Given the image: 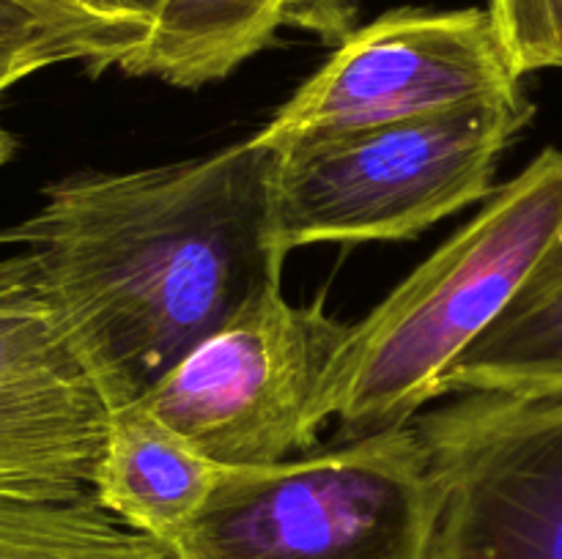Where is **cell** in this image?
<instances>
[{
	"mask_svg": "<svg viewBox=\"0 0 562 559\" xmlns=\"http://www.w3.org/2000/svg\"><path fill=\"white\" fill-rule=\"evenodd\" d=\"M278 151L250 135L184 162L49 181L0 250L25 252L110 411L280 290Z\"/></svg>",
	"mask_w": 562,
	"mask_h": 559,
	"instance_id": "cell-1",
	"label": "cell"
},
{
	"mask_svg": "<svg viewBox=\"0 0 562 559\" xmlns=\"http://www.w3.org/2000/svg\"><path fill=\"white\" fill-rule=\"evenodd\" d=\"M562 241V151L543 148L486 197L360 323L333 378V417L346 442L409 427L445 395V378Z\"/></svg>",
	"mask_w": 562,
	"mask_h": 559,
	"instance_id": "cell-2",
	"label": "cell"
},
{
	"mask_svg": "<svg viewBox=\"0 0 562 559\" xmlns=\"http://www.w3.org/2000/svg\"><path fill=\"white\" fill-rule=\"evenodd\" d=\"M532 115L536 107L519 93L274 148L280 250L404 241L486 201L499 159Z\"/></svg>",
	"mask_w": 562,
	"mask_h": 559,
	"instance_id": "cell-3",
	"label": "cell"
},
{
	"mask_svg": "<svg viewBox=\"0 0 562 559\" xmlns=\"http://www.w3.org/2000/svg\"><path fill=\"white\" fill-rule=\"evenodd\" d=\"M434 486L417 427L223 469L176 559H431Z\"/></svg>",
	"mask_w": 562,
	"mask_h": 559,
	"instance_id": "cell-4",
	"label": "cell"
},
{
	"mask_svg": "<svg viewBox=\"0 0 562 559\" xmlns=\"http://www.w3.org/2000/svg\"><path fill=\"white\" fill-rule=\"evenodd\" d=\"M351 323L322 301L261 296L192 349L146 398L157 420L220 469L289 460L333 417V378Z\"/></svg>",
	"mask_w": 562,
	"mask_h": 559,
	"instance_id": "cell-5",
	"label": "cell"
},
{
	"mask_svg": "<svg viewBox=\"0 0 562 559\" xmlns=\"http://www.w3.org/2000/svg\"><path fill=\"white\" fill-rule=\"evenodd\" d=\"M488 9H395L355 27L256 132L289 148L525 93Z\"/></svg>",
	"mask_w": 562,
	"mask_h": 559,
	"instance_id": "cell-6",
	"label": "cell"
},
{
	"mask_svg": "<svg viewBox=\"0 0 562 559\" xmlns=\"http://www.w3.org/2000/svg\"><path fill=\"white\" fill-rule=\"evenodd\" d=\"M415 427L431 466V559H562V398L467 392Z\"/></svg>",
	"mask_w": 562,
	"mask_h": 559,
	"instance_id": "cell-7",
	"label": "cell"
},
{
	"mask_svg": "<svg viewBox=\"0 0 562 559\" xmlns=\"http://www.w3.org/2000/svg\"><path fill=\"white\" fill-rule=\"evenodd\" d=\"M110 406L25 252L0 255V491L93 488Z\"/></svg>",
	"mask_w": 562,
	"mask_h": 559,
	"instance_id": "cell-8",
	"label": "cell"
},
{
	"mask_svg": "<svg viewBox=\"0 0 562 559\" xmlns=\"http://www.w3.org/2000/svg\"><path fill=\"white\" fill-rule=\"evenodd\" d=\"M360 5L362 0H162L148 16L146 38L115 69L203 88L267 49L280 27L338 47L357 27Z\"/></svg>",
	"mask_w": 562,
	"mask_h": 559,
	"instance_id": "cell-9",
	"label": "cell"
},
{
	"mask_svg": "<svg viewBox=\"0 0 562 559\" xmlns=\"http://www.w3.org/2000/svg\"><path fill=\"white\" fill-rule=\"evenodd\" d=\"M220 471L146 406L126 403L110 411L93 493L124 524L170 548L217 486Z\"/></svg>",
	"mask_w": 562,
	"mask_h": 559,
	"instance_id": "cell-10",
	"label": "cell"
},
{
	"mask_svg": "<svg viewBox=\"0 0 562 559\" xmlns=\"http://www.w3.org/2000/svg\"><path fill=\"white\" fill-rule=\"evenodd\" d=\"M445 392L562 398V241L461 354L445 378Z\"/></svg>",
	"mask_w": 562,
	"mask_h": 559,
	"instance_id": "cell-11",
	"label": "cell"
},
{
	"mask_svg": "<svg viewBox=\"0 0 562 559\" xmlns=\"http://www.w3.org/2000/svg\"><path fill=\"white\" fill-rule=\"evenodd\" d=\"M0 559H176L82 491H0Z\"/></svg>",
	"mask_w": 562,
	"mask_h": 559,
	"instance_id": "cell-12",
	"label": "cell"
},
{
	"mask_svg": "<svg viewBox=\"0 0 562 559\" xmlns=\"http://www.w3.org/2000/svg\"><path fill=\"white\" fill-rule=\"evenodd\" d=\"M27 9L64 33L82 55L91 75L119 66L126 53L137 47L148 33L143 16L115 14L93 0H20Z\"/></svg>",
	"mask_w": 562,
	"mask_h": 559,
	"instance_id": "cell-13",
	"label": "cell"
},
{
	"mask_svg": "<svg viewBox=\"0 0 562 559\" xmlns=\"http://www.w3.org/2000/svg\"><path fill=\"white\" fill-rule=\"evenodd\" d=\"M55 64H82L69 38L20 0H0V96Z\"/></svg>",
	"mask_w": 562,
	"mask_h": 559,
	"instance_id": "cell-14",
	"label": "cell"
},
{
	"mask_svg": "<svg viewBox=\"0 0 562 559\" xmlns=\"http://www.w3.org/2000/svg\"><path fill=\"white\" fill-rule=\"evenodd\" d=\"M488 14L519 77L562 69V0H488Z\"/></svg>",
	"mask_w": 562,
	"mask_h": 559,
	"instance_id": "cell-15",
	"label": "cell"
},
{
	"mask_svg": "<svg viewBox=\"0 0 562 559\" xmlns=\"http://www.w3.org/2000/svg\"><path fill=\"white\" fill-rule=\"evenodd\" d=\"M93 3L108 11H115V14L143 16V20H148L162 0H93Z\"/></svg>",
	"mask_w": 562,
	"mask_h": 559,
	"instance_id": "cell-16",
	"label": "cell"
},
{
	"mask_svg": "<svg viewBox=\"0 0 562 559\" xmlns=\"http://www.w3.org/2000/svg\"><path fill=\"white\" fill-rule=\"evenodd\" d=\"M14 151H16L14 135H11V132H5L3 126H0V168H3V164L9 162L11 157H14Z\"/></svg>",
	"mask_w": 562,
	"mask_h": 559,
	"instance_id": "cell-17",
	"label": "cell"
}]
</instances>
